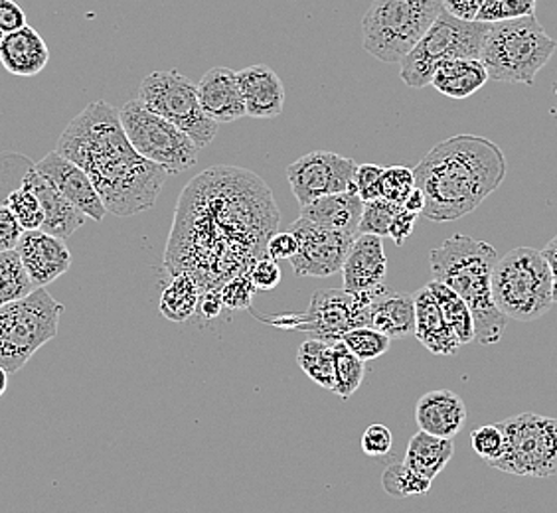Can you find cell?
Here are the masks:
<instances>
[{
	"mask_svg": "<svg viewBox=\"0 0 557 513\" xmlns=\"http://www.w3.org/2000/svg\"><path fill=\"white\" fill-rule=\"evenodd\" d=\"M21 186L33 190L42 203V232L46 234L67 239L86 224L87 215L79 212L74 203L67 202L64 196L58 192L40 172L36 171V164L33 162H28L26 171L22 172Z\"/></svg>",
	"mask_w": 557,
	"mask_h": 513,
	"instance_id": "19",
	"label": "cell"
},
{
	"mask_svg": "<svg viewBox=\"0 0 557 513\" xmlns=\"http://www.w3.org/2000/svg\"><path fill=\"white\" fill-rule=\"evenodd\" d=\"M297 364L314 384L321 385L329 391H334L336 375H334L333 342L311 338V340L300 343Z\"/></svg>",
	"mask_w": 557,
	"mask_h": 513,
	"instance_id": "31",
	"label": "cell"
},
{
	"mask_svg": "<svg viewBox=\"0 0 557 513\" xmlns=\"http://www.w3.org/2000/svg\"><path fill=\"white\" fill-rule=\"evenodd\" d=\"M334 393L341 399H350L364 381L366 362L354 355L343 342H334Z\"/></svg>",
	"mask_w": 557,
	"mask_h": 513,
	"instance_id": "33",
	"label": "cell"
},
{
	"mask_svg": "<svg viewBox=\"0 0 557 513\" xmlns=\"http://www.w3.org/2000/svg\"><path fill=\"white\" fill-rule=\"evenodd\" d=\"M202 290L188 273L172 275V280L164 287L159 309L161 314L171 322L190 321L198 309Z\"/></svg>",
	"mask_w": 557,
	"mask_h": 513,
	"instance_id": "29",
	"label": "cell"
},
{
	"mask_svg": "<svg viewBox=\"0 0 557 513\" xmlns=\"http://www.w3.org/2000/svg\"><path fill=\"white\" fill-rule=\"evenodd\" d=\"M506 172L503 149L491 139L457 135L441 140L413 168L416 186L425 196L421 215L447 224L472 214L498 190Z\"/></svg>",
	"mask_w": 557,
	"mask_h": 513,
	"instance_id": "3",
	"label": "cell"
},
{
	"mask_svg": "<svg viewBox=\"0 0 557 513\" xmlns=\"http://www.w3.org/2000/svg\"><path fill=\"white\" fill-rule=\"evenodd\" d=\"M498 253L474 237L455 236L431 251L433 278L461 297L472 312L474 340L493 346L503 340L508 318L494 304L493 271Z\"/></svg>",
	"mask_w": 557,
	"mask_h": 513,
	"instance_id": "4",
	"label": "cell"
},
{
	"mask_svg": "<svg viewBox=\"0 0 557 513\" xmlns=\"http://www.w3.org/2000/svg\"><path fill=\"white\" fill-rule=\"evenodd\" d=\"M483 2L484 0H443V7L455 18L472 22L479 18V12L483 9Z\"/></svg>",
	"mask_w": 557,
	"mask_h": 513,
	"instance_id": "49",
	"label": "cell"
},
{
	"mask_svg": "<svg viewBox=\"0 0 557 513\" xmlns=\"http://www.w3.org/2000/svg\"><path fill=\"white\" fill-rule=\"evenodd\" d=\"M382 290V289H380ZM374 295L358 297L344 289H322L312 295L311 304L302 314H275L259 316L271 326L307 331L324 342H341L344 334L368 326V302Z\"/></svg>",
	"mask_w": 557,
	"mask_h": 513,
	"instance_id": "13",
	"label": "cell"
},
{
	"mask_svg": "<svg viewBox=\"0 0 557 513\" xmlns=\"http://www.w3.org/2000/svg\"><path fill=\"white\" fill-rule=\"evenodd\" d=\"M419 430L441 439H453L467 423V405L449 389H437L421 396L416 406Z\"/></svg>",
	"mask_w": 557,
	"mask_h": 513,
	"instance_id": "22",
	"label": "cell"
},
{
	"mask_svg": "<svg viewBox=\"0 0 557 513\" xmlns=\"http://www.w3.org/2000/svg\"><path fill=\"white\" fill-rule=\"evenodd\" d=\"M488 82V72L481 60L476 58H459L441 65L433 75L431 86L440 91L441 96L450 99H467L483 89Z\"/></svg>",
	"mask_w": 557,
	"mask_h": 513,
	"instance_id": "27",
	"label": "cell"
},
{
	"mask_svg": "<svg viewBox=\"0 0 557 513\" xmlns=\"http://www.w3.org/2000/svg\"><path fill=\"white\" fill-rule=\"evenodd\" d=\"M401 208L406 212H411V214L421 215L423 208H425V196L419 190L418 186L411 190V193L406 198V202L401 203Z\"/></svg>",
	"mask_w": 557,
	"mask_h": 513,
	"instance_id": "52",
	"label": "cell"
},
{
	"mask_svg": "<svg viewBox=\"0 0 557 513\" xmlns=\"http://www.w3.org/2000/svg\"><path fill=\"white\" fill-rule=\"evenodd\" d=\"M418 217V214H411V212H406L404 208H399V212H397L396 217L389 224V236L387 237H392V241L397 247L404 246L408 241L409 236L413 234V227H416Z\"/></svg>",
	"mask_w": 557,
	"mask_h": 513,
	"instance_id": "48",
	"label": "cell"
},
{
	"mask_svg": "<svg viewBox=\"0 0 557 513\" xmlns=\"http://www.w3.org/2000/svg\"><path fill=\"white\" fill-rule=\"evenodd\" d=\"M556 50V40L547 36L536 16L530 14L493 22L484 38L481 62L488 72V79L532 86Z\"/></svg>",
	"mask_w": 557,
	"mask_h": 513,
	"instance_id": "5",
	"label": "cell"
},
{
	"mask_svg": "<svg viewBox=\"0 0 557 513\" xmlns=\"http://www.w3.org/2000/svg\"><path fill=\"white\" fill-rule=\"evenodd\" d=\"M249 277H251V283L256 285V289L273 290L281 283V268H278L275 259L263 255L253 263V267L249 268Z\"/></svg>",
	"mask_w": 557,
	"mask_h": 513,
	"instance_id": "44",
	"label": "cell"
},
{
	"mask_svg": "<svg viewBox=\"0 0 557 513\" xmlns=\"http://www.w3.org/2000/svg\"><path fill=\"white\" fill-rule=\"evenodd\" d=\"M7 387H9V372L0 367V397L7 393Z\"/></svg>",
	"mask_w": 557,
	"mask_h": 513,
	"instance_id": "53",
	"label": "cell"
},
{
	"mask_svg": "<svg viewBox=\"0 0 557 513\" xmlns=\"http://www.w3.org/2000/svg\"><path fill=\"white\" fill-rule=\"evenodd\" d=\"M387 256L384 237L358 236L343 267L344 290L366 297L384 289Z\"/></svg>",
	"mask_w": 557,
	"mask_h": 513,
	"instance_id": "18",
	"label": "cell"
},
{
	"mask_svg": "<svg viewBox=\"0 0 557 513\" xmlns=\"http://www.w3.org/2000/svg\"><path fill=\"white\" fill-rule=\"evenodd\" d=\"M22 234H24V229L18 224V220L12 215L7 205H0V253L16 249Z\"/></svg>",
	"mask_w": 557,
	"mask_h": 513,
	"instance_id": "45",
	"label": "cell"
},
{
	"mask_svg": "<svg viewBox=\"0 0 557 513\" xmlns=\"http://www.w3.org/2000/svg\"><path fill=\"white\" fill-rule=\"evenodd\" d=\"M399 208L401 205L389 202L386 198H377V200L364 202L362 220H360V227H358V236H389V224L396 217Z\"/></svg>",
	"mask_w": 557,
	"mask_h": 513,
	"instance_id": "37",
	"label": "cell"
},
{
	"mask_svg": "<svg viewBox=\"0 0 557 513\" xmlns=\"http://www.w3.org/2000/svg\"><path fill=\"white\" fill-rule=\"evenodd\" d=\"M368 326L386 334L389 340L416 334V300L409 292L377 290L368 302Z\"/></svg>",
	"mask_w": 557,
	"mask_h": 513,
	"instance_id": "23",
	"label": "cell"
},
{
	"mask_svg": "<svg viewBox=\"0 0 557 513\" xmlns=\"http://www.w3.org/2000/svg\"><path fill=\"white\" fill-rule=\"evenodd\" d=\"M26 26V12L16 0H0V30L4 34Z\"/></svg>",
	"mask_w": 557,
	"mask_h": 513,
	"instance_id": "47",
	"label": "cell"
},
{
	"mask_svg": "<svg viewBox=\"0 0 557 513\" xmlns=\"http://www.w3.org/2000/svg\"><path fill=\"white\" fill-rule=\"evenodd\" d=\"M453 454H455L453 439H441L419 430L418 435H413L409 440L404 464L411 471L418 472L419 476L435 480L441 472L447 468Z\"/></svg>",
	"mask_w": 557,
	"mask_h": 513,
	"instance_id": "28",
	"label": "cell"
},
{
	"mask_svg": "<svg viewBox=\"0 0 557 513\" xmlns=\"http://www.w3.org/2000/svg\"><path fill=\"white\" fill-rule=\"evenodd\" d=\"M542 255L546 259L549 275H552V285H554V304H557V236L552 237V241L542 249Z\"/></svg>",
	"mask_w": 557,
	"mask_h": 513,
	"instance_id": "51",
	"label": "cell"
},
{
	"mask_svg": "<svg viewBox=\"0 0 557 513\" xmlns=\"http://www.w3.org/2000/svg\"><path fill=\"white\" fill-rule=\"evenodd\" d=\"M297 249H299L297 237L293 236L287 229V232H281V234L277 232V234L269 237L265 255L275 259V261H281V259L289 261L290 256H295V253H297Z\"/></svg>",
	"mask_w": 557,
	"mask_h": 513,
	"instance_id": "46",
	"label": "cell"
},
{
	"mask_svg": "<svg viewBox=\"0 0 557 513\" xmlns=\"http://www.w3.org/2000/svg\"><path fill=\"white\" fill-rule=\"evenodd\" d=\"M64 304L46 289H36L0 309V367L21 372L34 353L58 336Z\"/></svg>",
	"mask_w": 557,
	"mask_h": 513,
	"instance_id": "8",
	"label": "cell"
},
{
	"mask_svg": "<svg viewBox=\"0 0 557 513\" xmlns=\"http://www.w3.org/2000/svg\"><path fill=\"white\" fill-rule=\"evenodd\" d=\"M491 24L461 21L443 11L431 24L416 48L399 62V77L411 89L431 86V79L441 65L459 58L481 60L484 38Z\"/></svg>",
	"mask_w": 557,
	"mask_h": 513,
	"instance_id": "9",
	"label": "cell"
},
{
	"mask_svg": "<svg viewBox=\"0 0 557 513\" xmlns=\"http://www.w3.org/2000/svg\"><path fill=\"white\" fill-rule=\"evenodd\" d=\"M556 91H557V89H556Z\"/></svg>",
	"mask_w": 557,
	"mask_h": 513,
	"instance_id": "55",
	"label": "cell"
},
{
	"mask_svg": "<svg viewBox=\"0 0 557 513\" xmlns=\"http://www.w3.org/2000/svg\"><path fill=\"white\" fill-rule=\"evenodd\" d=\"M494 304L508 321L534 322L554 304V285L542 251L516 247L496 261Z\"/></svg>",
	"mask_w": 557,
	"mask_h": 513,
	"instance_id": "6",
	"label": "cell"
},
{
	"mask_svg": "<svg viewBox=\"0 0 557 513\" xmlns=\"http://www.w3.org/2000/svg\"><path fill=\"white\" fill-rule=\"evenodd\" d=\"M362 210H364V200L354 188L348 192L322 196L319 200L302 205L299 217L312 224L322 225L326 229L358 237Z\"/></svg>",
	"mask_w": 557,
	"mask_h": 513,
	"instance_id": "24",
	"label": "cell"
},
{
	"mask_svg": "<svg viewBox=\"0 0 557 513\" xmlns=\"http://www.w3.org/2000/svg\"><path fill=\"white\" fill-rule=\"evenodd\" d=\"M431 295L437 300L441 312L445 316V321L450 326V330L455 331V336L459 338L461 346L474 342V321H472V312L469 304L447 285H443L440 280H431L428 283Z\"/></svg>",
	"mask_w": 557,
	"mask_h": 513,
	"instance_id": "30",
	"label": "cell"
},
{
	"mask_svg": "<svg viewBox=\"0 0 557 513\" xmlns=\"http://www.w3.org/2000/svg\"><path fill=\"white\" fill-rule=\"evenodd\" d=\"M34 285L16 249L0 253V309L33 292Z\"/></svg>",
	"mask_w": 557,
	"mask_h": 513,
	"instance_id": "32",
	"label": "cell"
},
{
	"mask_svg": "<svg viewBox=\"0 0 557 513\" xmlns=\"http://www.w3.org/2000/svg\"><path fill=\"white\" fill-rule=\"evenodd\" d=\"M278 222L273 192L258 174L212 166L178 198L164 267L171 275L188 273L202 292L220 289L265 255Z\"/></svg>",
	"mask_w": 557,
	"mask_h": 513,
	"instance_id": "1",
	"label": "cell"
},
{
	"mask_svg": "<svg viewBox=\"0 0 557 513\" xmlns=\"http://www.w3.org/2000/svg\"><path fill=\"white\" fill-rule=\"evenodd\" d=\"M416 300V338L423 348L435 355H455L461 350V342L450 330L435 297L428 285L413 295Z\"/></svg>",
	"mask_w": 557,
	"mask_h": 513,
	"instance_id": "26",
	"label": "cell"
},
{
	"mask_svg": "<svg viewBox=\"0 0 557 513\" xmlns=\"http://www.w3.org/2000/svg\"><path fill=\"white\" fill-rule=\"evenodd\" d=\"M256 292H258V289H256V285L251 283L249 271L239 273V275L230 278L225 285L220 287L224 309H230V311L251 309V300H253Z\"/></svg>",
	"mask_w": 557,
	"mask_h": 513,
	"instance_id": "41",
	"label": "cell"
},
{
	"mask_svg": "<svg viewBox=\"0 0 557 513\" xmlns=\"http://www.w3.org/2000/svg\"><path fill=\"white\" fill-rule=\"evenodd\" d=\"M413 188H416L413 168L389 166V168H384V172H382L380 190H382V198H386L389 202L401 205Z\"/></svg>",
	"mask_w": 557,
	"mask_h": 513,
	"instance_id": "38",
	"label": "cell"
},
{
	"mask_svg": "<svg viewBox=\"0 0 557 513\" xmlns=\"http://www.w3.org/2000/svg\"><path fill=\"white\" fill-rule=\"evenodd\" d=\"M299 249L289 263L299 277H333L341 273L356 237L326 229L299 217L289 227Z\"/></svg>",
	"mask_w": 557,
	"mask_h": 513,
	"instance_id": "15",
	"label": "cell"
},
{
	"mask_svg": "<svg viewBox=\"0 0 557 513\" xmlns=\"http://www.w3.org/2000/svg\"><path fill=\"white\" fill-rule=\"evenodd\" d=\"M247 117L275 118L283 113L285 86L265 64L247 65L237 72Z\"/></svg>",
	"mask_w": 557,
	"mask_h": 513,
	"instance_id": "21",
	"label": "cell"
},
{
	"mask_svg": "<svg viewBox=\"0 0 557 513\" xmlns=\"http://www.w3.org/2000/svg\"><path fill=\"white\" fill-rule=\"evenodd\" d=\"M16 251L33 280L34 289H46L72 267V253L64 239L50 236L42 229L24 232Z\"/></svg>",
	"mask_w": 557,
	"mask_h": 513,
	"instance_id": "17",
	"label": "cell"
},
{
	"mask_svg": "<svg viewBox=\"0 0 557 513\" xmlns=\"http://www.w3.org/2000/svg\"><path fill=\"white\" fill-rule=\"evenodd\" d=\"M356 162L336 152L314 150L287 166V180L300 208L322 196L354 190Z\"/></svg>",
	"mask_w": 557,
	"mask_h": 513,
	"instance_id": "14",
	"label": "cell"
},
{
	"mask_svg": "<svg viewBox=\"0 0 557 513\" xmlns=\"http://www.w3.org/2000/svg\"><path fill=\"white\" fill-rule=\"evenodd\" d=\"M50 62V48L33 26L4 34L0 43V64L16 77H34Z\"/></svg>",
	"mask_w": 557,
	"mask_h": 513,
	"instance_id": "25",
	"label": "cell"
},
{
	"mask_svg": "<svg viewBox=\"0 0 557 513\" xmlns=\"http://www.w3.org/2000/svg\"><path fill=\"white\" fill-rule=\"evenodd\" d=\"M137 99L152 113L184 130L198 149H206L218 135V123L202 111L198 86L176 70L147 75L140 82Z\"/></svg>",
	"mask_w": 557,
	"mask_h": 513,
	"instance_id": "12",
	"label": "cell"
},
{
	"mask_svg": "<svg viewBox=\"0 0 557 513\" xmlns=\"http://www.w3.org/2000/svg\"><path fill=\"white\" fill-rule=\"evenodd\" d=\"M382 172H384V168L377 166V164H360V166H356V172H354V186H356L358 196H360L364 202L382 198V190H380Z\"/></svg>",
	"mask_w": 557,
	"mask_h": 513,
	"instance_id": "43",
	"label": "cell"
},
{
	"mask_svg": "<svg viewBox=\"0 0 557 513\" xmlns=\"http://www.w3.org/2000/svg\"><path fill=\"white\" fill-rule=\"evenodd\" d=\"M504 433V454L493 468L532 478L557 474V418L520 413L498 423Z\"/></svg>",
	"mask_w": 557,
	"mask_h": 513,
	"instance_id": "11",
	"label": "cell"
},
{
	"mask_svg": "<svg viewBox=\"0 0 557 513\" xmlns=\"http://www.w3.org/2000/svg\"><path fill=\"white\" fill-rule=\"evenodd\" d=\"M36 171L40 172L67 202L74 203L75 208L84 212L89 220L103 222L108 210L86 171L79 168L74 161L65 159L64 154H60L58 150H52L36 162Z\"/></svg>",
	"mask_w": 557,
	"mask_h": 513,
	"instance_id": "16",
	"label": "cell"
},
{
	"mask_svg": "<svg viewBox=\"0 0 557 513\" xmlns=\"http://www.w3.org/2000/svg\"><path fill=\"white\" fill-rule=\"evenodd\" d=\"M433 480L419 476L418 472L408 468L404 462L387 466L382 474V486L394 498H409V496H425L431 490Z\"/></svg>",
	"mask_w": 557,
	"mask_h": 513,
	"instance_id": "34",
	"label": "cell"
},
{
	"mask_svg": "<svg viewBox=\"0 0 557 513\" xmlns=\"http://www.w3.org/2000/svg\"><path fill=\"white\" fill-rule=\"evenodd\" d=\"M536 12V0H484L479 12V22L512 21Z\"/></svg>",
	"mask_w": 557,
	"mask_h": 513,
	"instance_id": "39",
	"label": "cell"
},
{
	"mask_svg": "<svg viewBox=\"0 0 557 513\" xmlns=\"http://www.w3.org/2000/svg\"><path fill=\"white\" fill-rule=\"evenodd\" d=\"M121 125L133 149L169 174L190 171L198 162V147L171 121L152 113L139 99H131L119 109Z\"/></svg>",
	"mask_w": 557,
	"mask_h": 513,
	"instance_id": "10",
	"label": "cell"
},
{
	"mask_svg": "<svg viewBox=\"0 0 557 513\" xmlns=\"http://www.w3.org/2000/svg\"><path fill=\"white\" fill-rule=\"evenodd\" d=\"M341 342L354 353L358 355L362 362H372L377 360L380 355L389 350V338L382 331L374 330L370 326H362V328H354V330L344 334Z\"/></svg>",
	"mask_w": 557,
	"mask_h": 513,
	"instance_id": "36",
	"label": "cell"
},
{
	"mask_svg": "<svg viewBox=\"0 0 557 513\" xmlns=\"http://www.w3.org/2000/svg\"><path fill=\"white\" fill-rule=\"evenodd\" d=\"M4 205L11 210L12 215L18 220L24 232L28 229H42L44 210L42 203L36 198V193L24 186L12 188L4 198Z\"/></svg>",
	"mask_w": 557,
	"mask_h": 513,
	"instance_id": "35",
	"label": "cell"
},
{
	"mask_svg": "<svg viewBox=\"0 0 557 513\" xmlns=\"http://www.w3.org/2000/svg\"><path fill=\"white\" fill-rule=\"evenodd\" d=\"M360 447L364 450L366 456L384 459L394 449V435L386 425L374 423V425L366 428Z\"/></svg>",
	"mask_w": 557,
	"mask_h": 513,
	"instance_id": "42",
	"label": "cell"
},
{
	"mask_svg": "<svg viewBox=\"0 0 557 513\" xmlns=\"http://www.w3.org/2000/svg\"><path fill=\"white\" fill-rule=\"evenodd\" d=\"M55 150L86 171L106 210L119 217L150 210L171 176L133 149L108 101H94L72 118Z\"/></svg>",
	"mask_w": 557,
	"mask_h": 513,
	"instance_id": "2",
	"label": "cell"
},
{
	"mask_svg": "<svg viewBox=\"0 0 557 513\" xmlns=\"http://www.w3.org/2000/svg\"><path fill=\"white\" fill-rule=\"evenodd\" d=\"M198 99L206 117L214 123H234L246 117V103L237 82V72L230 67H212L198 84Z\"/></svg>",
	"mask_w": 557,
	"mask_h": 513,
	"instance_id": "20",
	"label": "cell"
},
{
	"mask_svg": "<svg viewBox=\"0 0 557 513\" xmlns=\"http://www.w3.org/2000/svg\"><path fill=\"white\" fill-rule=\"evenodd\" d=\"M224 311V302H222V295L220 289L205 290L200 295V302H198V316L202 321H215Z\"/></svg>",
	"mask_w": 557,
	"mask_h": 513,
	"instance_id": "50",
	"label": "cell"
},
{
	"mask_svg": "<svg viewBox=\"0 0 557 513\" xmlns=\"http://www.w3.org/2000/svg\"><path fill=\"white\" fill-rule=\"evenodd\" d=\"M443 11V0H374L362 18L366 52L399 64Z\"/></svg>",
	"mask_w": 557,
	"mask_h": 513,
	"instance_id": "7",
	"label": "cell"
},
{
	"mask_svg": "<svg viewBox=\"0 0 557 513\" xmlns=\"http://www.w3.org/2000/svg\"><path fill=\"white\" fill-rule=\"evenodd\" d=\"M471 447L491 466L504 454V433L498 423L483 425L471 433Z\"/></svg>",
	"mask_w": 557,
	"mask_h": 513,
	"instance_id": "40",
	"label": "cell"
},
{
	"mask_svg": "<svg viewBox=\"0 0 557 513\" xmlns=\"http://www.w3.org/2000/svg\"><path fill=\"white\" fill-rule=\"evenodd\" d=\"M2 38H4V33H2V30H0V43H2Z\"/></svg>",
	"mask_w": 557,
	"mask_h": 513,
	"instance_id": "54",
	"label": "cell"
}]
</instances>
